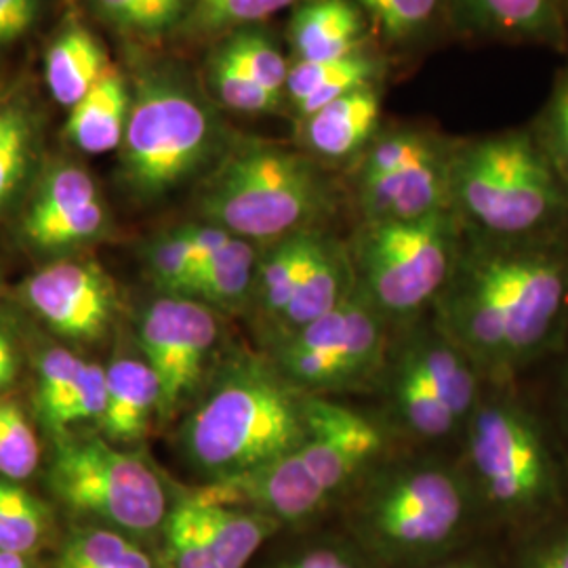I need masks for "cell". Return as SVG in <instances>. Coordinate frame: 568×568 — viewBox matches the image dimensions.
I'll return each instance as SVG.
<instances>
[{
  "label": "cell",
  "instance_id": "obj_25",
  "mask_svg": "<svg viewBox=\"0 0 568 568\" xmlns=\"http://www.w3.org/2000/svg\"><path fill=\"white\" fill-rule=\"evenodd\" d=\"M260 257L253 241L232 234V239L201 270L192 300L211 305L217 312H236L251 305Z\"/></svg>",
  "mask_w": 568,
  "mask_h": 568
},
{
  "label": "cell",
  "instance_id": "obj_34",
  "mask_svg": "<svg viewBox=\"0 0 568 568\" xmlns=\"http://www.w3.org/2000/svg\"><path fill=\"white\" fill-rule=\"evenodd\" d=\"M220 53L270 91L283 93L291 68L281 51L264 37L251 32L236 34L225 42Z\"/></svg>",
  "mask_w": 568,
  "mask_h": 568
},
{
  "label": "cell",
  "instance_id": "obj_46",
  "mask_svg": "<svg viewBox=\"0 0 568 568\" xmlns=\"http://www.w3.org/2000/svg\"><path fill=\"white\" fill-rule=\"evenodd\" d=\"M20 483H13V480H7L0 476V530L7 527L9 518H11V511L16 506V499L20 495Z\"/></svg>",
  "mask_w": 568,
  "mask_h": 568
},
{
  "label": "cell",
  "instance_id": "obj_7",
  "mask_svg": "<svg viewBox=\"0 0 568 568\" xmlns=\"http://www.w3.org/2000/svg\"><path fill=\"white\" fill-rule=\"evenodd\" d=\"M453 211L413 222H366L349 257L356 291L389 323L434 305L459 260Z\"/></svg>",
  "mask_w": 568,
  "mask_h": 568
},
{
  "label": "cell",
  "instance_id": "obj_45",
  "mask_svg": "<svg viewBox=\"0 0 568 568\" xmlns=\"http://www.w3.org/2000/svg\"><path fill=\"white\" fill-rule=\"evenodd\" d=\"M525 568H568V530L551 535L532 549Z\"/></svg>",
  "mask_w": 568,
  "mask_h": 568
},
{
  "label": "cell",
  "instance_id": "obj_17",
  "mask_svg": "<svg viewBox=\"0 0 568 568\" xmlns=\"http://www.w3.org/2000/svg\"><path fill=\"white\" fill-rule=\"evenodd\" d=\"M382 386L386 387L387 406L394 424L403 427L408 436L436 443L464 427L422 371L396 347L389 349Z\"/></svg>",
  "mask_w": 568,
  "mask_h": 568
},
{
  "label": "cell",
  "instance_id": "obj_30",
  "mask_svg": "<svg viewBox=\"0 0 568 568\" xmlns=\"http://www.w3.org/2000/svg\"><path fill=\"white\" fill-rule=\"evenodd\" d=\"M84 361L65 347L47 349L39 361V384H37V410L42 426L53 432L61 408L70 400L79 386Z\"/></svg>",
  "mask_w": 568,
  "mask_h": 568
},
{
  "label": "cell",
  "instance_id": "obj_13",
  "mask_svg": "<svg viewBox=\"0 0 568 568\" xmlns=\"http://www.w3.org/2000/svg\"><path fill=\"white\" fill-rule=\"evenodd\" d=\"M23 297L47 325L72 339L95 342L112 321L116 293L93 262L61 260L23 284Z\"/></svg>",
  "mask_w": 568,
  "mask_h": 568
},
{
  "label": "cell",
  "instance_id": "obj_12",
  "mask_svg": "<svg viewBox=\"0 0 568 568\" xmlns=\"http://www.w3.org/2000/svg\"><path fill=\"white\" fill-rule=\"evenodd\" d=\"M386 426L379 419L333 398L312 396L310 432L295 457L307 483L333 506L386 462Z\"/></svg>",
  "mask_w": 568,
  "mask_h": 568
},
{
  "label": "cell",
  "instance_id": "obj_6",
  "mask_svg": "<svg viewBox=\"0 0 568 568\" xmlns=\"http://www.w3.org/2000/svg\"><path fill=\"white\" fill-rule=\"evenodd\" d=\"M464 429V469L480 508L506 520H528L560 504L558 462L539 422L518 400L483 394Z\"/></svg>",
  "mask_w": 568,
  "mask_h": 568
},
{
  "label": "cell",
  "instance_id": "obj_51",
  "mask_svg": "<svg viewBox=\"0 0 568 568\" xmlns=\"http://www.w3.org/2000/svg\"><path fill=\"white\" fill-rule=\"evenodd\" d=\"M2 103H4V100H2V98H0V105H2Z\"/></svg>",
  "mask_w": 568,
  "mask_h": 568
},
{
  "label": "cell",
  "instance_id": "obj_36",
  "mask_svg": "<svg viewBox=\"0 0 568 568\" xmlns=\"http://www.w3.org/2000/svg\"><path fill=\"white\" fill-rule=\"evenodd\" d=\"M211 81L220 100L239 112H272L283 102V93L270 91L264 84L251 79L236 63L217 53L211 68Z\"/></svg>",
  "mask_w": 568,
  "mask_h": 568
},
{
  "label": "cell",
  "instance_id": "obj_33",
  "mask_svg": "<svg viewBox=\"0 0 568 568\" xmlns=\"http://www.w3.org/2000/svg\"><path fill=\"white\" fill-rule=\"evenodd\" d=\"M148 267L164 295L192 297L196 283V264L185 225L166 232L148 248Z\"/></svg>",
  "mask_w": 568,
  "mask_h": 568
},
{
  "label": "cell",
  "instance_id": "obj_31",
  "mask_svg": "<svg viewBox=\"0 0 568 568\" xmlns=\"http://www.w3.org/2000/svg\"><path fill=\"white\" fill-rule=\"evenodd\" d=\"M34 140L32 119L18 103L0 105V209L20 185Z\"/></svg>",
  "mask_w": 568,
  "mask_h": 568
},
{
  "label": "cell",
  "instance_id": "obj_16",
  "mask_svg": "<svg viewBox=\"0 0 568 568\" xmlns=\"http://www.w3.org/2000/svg\"><path fill=\"white\" fill-rule=\"evenodd\" d=\"M354 291L356 274L349 248L321 232L302 283L297 286L281 325L270 335V344L323 318L328 312L344 304L347 297H352Z\"/></svg>",
  "mask_w": 568,
  "mask_h": 568
},
{
  "label": "cell",
  "instance_id": "obj_2",
  "mask_svg": "<svg viewBox=\"0 0 568 568\" xmlns=\"http://www.w3.org/2000/svg\"><path fill=\"white\" fill-rule=\"evenodd\" d=\"M310 410L312 394L291 384L267 354H236L190 406L178 445L204 485L224 483L300 447Z\"/></svg>",
  "mask_w": 568,
  "mask_h": 568
},
{
  "label": "cell",
  "instance_id": "obj_1",
  "mask_svg": "<svg viewBox=\"0 0 568 568\" xmlns=\"http://www.w3.org/2000/svg\"><path fill=\"white\" fill-rule=\"evenodd\" d=\"M438 326L480 375L506 382L560 342L568 325V251L549 239L495 241L459 255L434 302Z\"/></svg>",
  "mask_w": 568,
  "mask_h": 568
},
{
  "label": "cell",
  "instance_id": "obj_9",
  "mask_svg": "<svg viewBox=\"0 0 568 568\" xmlns=\"http://www.w3.org/2000/svg\"><path fill=\"white\" fill-rule=\"evenodd\" d=\"M389 321L354 291L344 304L270 344L284 377L312 396L358 392L382 384L389 358Z\"/></svg>",
  "mask_w": 568,
  "mask_h": 568
},
{
  "label": "cell",
  "instance_id": "obj_4",
  "mask_svg": "<svg viewBox=\"0 0 568 568\" xmlns=\"http://www.w3.org/2000/svg\"><path fill=\"white\" fill-rule=\"evenodd\" d=\"M453 211L493 241L549 239L567 220L568 190L535 133L511 131L450 156Z\"/></svg>",
  "mask_w": 568,
  "mask_h": 568
},
{
  "label": "cell",
  "instance_id": "obj_19",
  "mask_svg": "<svg viewBox=\"0 0 568 568\" xmlns=\"http://www.w3.org/2000/svg\"><path fill=\"white\" fill-rule=\"evenodd\" d=\"M379 119V98L371 84L328 103L304 121L305 148L323 161H345L373 138Z\"/></svg>",
  "mask_w": 568,
  "mask_h": 568
},
{
  "label": "cell",
  "instance_id": "obj_14",
  "mask_svg": "<svg viewBox=\"0 0 568 568\" xmlns=\"http://www.w3.org/2000/svg\"><path fill=\"white\" fill-rule=\"evenodd\" d=\"M366 222H413L453 211L450 156L438 145L384 173H358ZM455 213V211H453Z\"/></svg>",
  "mask_w": 568,
  "mask_h": 568
},
{
  "label": "cell",
  "instance_id": "obj_23",
  "mask_svg": "<svg viewBox=\"0 0 568 568\" xmlns=\"http://www.w3.org/2000/svg\"><path fill=\"white\" fill-rule=\"evenodd\" d=\"M321 230H305L270 243L267 251L260 257L253 302L265 323L270 335L278 328L288 310V304L302 283L305 267L314 253Z\"/></svg>",
  "mask_w": 568,
  "mask_h": 568
},
{
  "label": "cell",
  "instance_id": "obj_20",
  "mask_svg": "<svg viewBox=\"0 0 568 568\" xmlns=\"http://www.w3.org/2000/svg\"><path fill=\"white\" fill-rule=\"evenodd\" d=\"M129 112L126 81L114 65H108L91 91L72 108L65 135L87 154H108L121 148Z\"/></svg>",
  "mask_w": 568,
  "mask_h": 568
},
{
  "label": "cell",
  "instance_id": "obj_28",
  "mask_svg": "<svg viewBox=\"0 0 568 568\" xmlns=\"http://www.w3.org/2000/svg\"><path fill=\"white\" fill-rule=\"evenodd\" d=\"M166 568H209L203 511L196 490H183L173 499L164 525Z\"/></svg>",
  "mask_w": 568,
  "mask_h": 568
},
{
  "label": "cell",
  "instance_id": "obj_10",
  "mask_svg": "<svg viewBox=\"0 0 568 568\" xmlns=\"http://www.w3.org/2000/svg\"><path fill=\"white\" fill-rule=\"evenodd\" d=\"M213 143L209 112L182 87L148 79L131 103L122 140V175L133 192L154 199L190 178Z\"/></svg>",
  "mask_w": 568,
  "mask_h": 568
},
{
  "label": "cell",
  "instance_id": "obj_38",
  "mask_svg": "<svg viewBox=\"0 0 568 568\" xmlns=\"http://www.w3.org/2000/svg\"><path fill=\"white\" fill-rule=\"evenodd\" d=\"M49 528H51L49 508L39 497L30 495L26 488H20L11 518L7 527L0 530V549L32 558V554H37L44 544Z\"/></svg>",
  "mask_w": 568,
  "mask_h": 568
},
{
  "label": "cell",
  "instance_id": "obj_48",
  "mask_svg": "<svg viewBox=\"0 0 568 568\" xmlns=\"http://www.w3.org/2000/svg\"><path fill=\"white\" fill-rule=\"evenodd\" d=\"M0 568H30V558L0 549Z\"/></svg>",
  "mask_w": 568,
  "mask_h": 568
},
{
  "label": "cell",
  "instance_id": "obj_27",
  "mask_svg": "<svg viewBox=\"0 0 568 568\" xmlns=\"http://www.w3.org/2000/svg\"><path fill=\"white\" fill-rule=\"evenodd\" d=\"M55 568H156L154 558L116 528L74 530L55 560Z\"/></svg>",
  "mask_w": 568,
  "mask_h": 568
},
{
  "label": "cell",
  "instance_id": "obj_49",
  "mask_svg": "<svg viewBox=\"0 0 568 568\" xmlns=\"http://www.w3.org/2000/svg\"><path fill=\"white\" fill-rule=\"evenodd\" d=\"M424 568H487L480 560L474 558H462V560H438L434 565H427Z\"/></svg>",
  "mask_w": 568,
  "mask_h": 568
},
{
  "label": "cell",
  "instance_id": "obj_21",
  "mask_svg": "<svg viewBox=\"0 0 568 568\" xmlns=\"http://www.w3.org/2000/svg\"><path fill=\"white\" fill-rule=\"evenodd\" d=\"M363 18L352 0H307L291 21L300 61H337L356 55Z\"/></svg>",
  "mask_w": 568,
  "mask_h": 568
},
{
  "label": "cell",
  "instance_id": "obj_41",
  "mask_svg": "<svg viewBox=\"0 0 568 568\" xmlns=\"http://www.w3.org/2000/svg\"><path fill=\"white\" fill-rule=\"evenodd\" d=\"M291 2L293 0H201L194 23L203 30L234 28L265 20Z\"/></svg>",
  "mask_w": 568,
  "mask_h": 568
},
{
  "label": "cell",
  "instance_id": "obj_5",
  "mask_svg": "<svg viewBox=\"0 0 568 568\" xmlns=\"http://www.w3.org/2000/svg\"><path fill=\"white\" fill-rule=\"evenodd\" d=\"M199 206L204 224L270 244L316 230L333 206V194L312 156L253 145L225 159L204 183Z\"/></svg>",
  "mask_w": 568,
  "mask_h": 568
},
{
  "label": "cell",
  "instance_id": "obj_42",
  "mask_svg": "<svg viewBox=\"0 0 568 568\" xmlns=\"http://www.w3.org/2000/svg\"><path fill=\"white\" fill-rule=\"evenodd\" d=\"M105 398H108L105 368L93 363H84L79 386L61 408L53 432L61 434L79 422H100L105 408Z\"/></svg>",
  "mask_w": 568,
  "mask_h": 568
},
{
  "label": "cell",
  "instance_id": "obj_32",
  "mask_svg": "<svg viewBox=\"0 0 568 568\" xmlns=\"http://www.w3.org/2000/svg\"><path fill=\"white\" fill-rule=\"evenodd\" d=\"M41 462V447L18 403H0V476L13 483L30 478Z\"/></svg>",
  "mask_w": 568,
  "mask_h": 568
},
{
  "label": "cell",
  "instance_id": "obj_35",
  "mask_svg": "<svg viewBox=\"0 0 568 568\" xmlns=\"http://www.w3.org/2000/svg\"><path fill=\"white\" fill-rule=\"evenodd\" d=\"M270 568H377L349 537L318 535L302 539Z\"/></svg>",
  "mask_w": 568,
  "mask_h": 568
},
{
  "label": "cell",
  "instance_id": "obj_43",
  "mask_svg": "<svg viewBox=\"0 0 568 568\" xmlns=\"http://www.w3.org/2000/svg\"><path fill=\"white\" fill-rule=\"evenodd\" d=\"M384 26L389 37L405 39L432 18L438 0H354Z\"/></svg>",
  "mask_w": 568,
  "mask_h": 568
},
{
  "label": "cell",
  "instance_id": "obj_29",
  "mask_svg": "<svg viewBox=\"0 0 568 568\" xmlns=\"http://www.w3.org/2000/svg\"><path fill=\"white\" fill-rule=\"evenodd\" d=\"M95 201H100V196L91 175L82 171L81 166L61 164L42 180L41 187L34 196V203L23 220V225L42 224V222L55 220Z\"/></svg>",
  "mask_w": 568,
  "mask_h": 568
},
{
  "label": "cell",
  "instance_id": "obj_8",
  "mask_svg": "<svg viewBox=\"0 0 568 568\" xmlns=\"http://www.w3.org/2000/svg\"><path fill=\"white\" fill-rule=\"evenodd\" d=\"M49 485L63 506L133 539L163 537L173 508L154 467L100 438L60 440Z\"/></svg>",
  "mask_w": 568,
  "mask_h": 568
},
{
  "label": "cell",
  "instance_id": "obj_24",
  "mask_svg": "<svg viewBox=\"0 0 568 568\" xmlns=\"http://www.w3.org/2000/svg\"><path fill=\"white\" fill-rule=\"evenodd\" d=\"M110 63L102 44L81 26L63 30L49 47L44 79L53 100L63 108H74L91 91Z\"/></svg>",
  "mask_w": 568,
  "mask_h": 568
},
{
  "label": "cell",
  "instance_id": "obj_11",
  "mask_svg": "<svg viewBox=\"0 0 568 568\" xmlns=\"http://www.w3.org/2000/svg\"><path fill=\"white\" fill-rule=\"evenodd\" d=\"M220 342V312L199 300L163 295L143 310L138 344L161 386V424L199 398L211 379Z\"/></svg>",
  "mask_w": 568,
  "mask_h": 568
},
{
  "label": "cell",
  "instance_id": "obj_22",
  "mask_svg": "<svg viewBox=\"0 0 568 568\" xmlns=\"http://www.w3.org/2000/svg\"><path fill=\"white\" fill-rule=\"evenodd\" d=\"M196 495L203 511L209 568H246L265 541L283 528L260 511L217 504L199 488Z\"/></svg>",
  "mask_w": 568,
  "mask_h": 568
},
{
  "label": "cell",
  "instance_id": "obj_3",
  "mask_svg": "<svg viewBox=\"0 0 568 568\" xmlns=\"http://www.w3.org/2000/svg\"><path fill=\"white\" fill-rule=\"evenodd\" d=\"M476 508L464 467L382 462L352 493L347 530L375 567L424 568L462 541Z\"/></svg>",
  "mask_w": 568,
  "mask_h": 568
},
{
  "label": "cell",
  "instance_id": "obj_40",
  "mask_svg": "<svg viewBox=\"0 0 568 568\" xmlns=\"http://www.w3.org/2000/svg\"><path fill=\"white\" fill-rule=\"evenodd\" d=\"M108 20L124 30L159 34L182 13V0H95Z\"/></svg>",
  "mask_w": 568,
  "mask_h": 568
},
{
  "label": "cell",
  "instance_id": "obj_39",
  "mask_svg": "<svg viewBox=\"0 0 568 568\" xmlns=\"http://www.w3.org/2000/svg\"><path fill=\"white\" fill-rule=\"evenodd\" d=\"M532 133L568 190V72L558 77L539 126Z\"/></svg>",
  "mask_w": 568,
  "mask_h": 568
},
{
  "label": "cell",
  "instance_id": "obj_15",
  "mask_svg": "<svg viewBox=\"0 0 568 568\" xmlns=\"http://www.w3.org/2000/svg\"><path fill=\"white\" fill-rule=\"evenodd\" d=\"M394 347L422 371L448 410L466 427L483 398V375L466 354L436 325L410 331Z\"/></svg>",
  "mask_w": 568,
  "mask_h": 568
},
{
  "label": "cell",
  "instance_id": "obj_37",
  "mask_svg": "<svg viewBox=\"0 0 568 568\" xmlns=\"http://www.w3.org/2000/svg\"><path fill=\"white\" fill-rule=\"evenodd\" d=\"M105 209L102 201L87 204L79 211L65 213L42 224L23 225V234L30 243L42 248H63L87 243L95 239L105 225Z\"/></svg>",
  "mask_w": 568,
  "mask_h": 568
},
{
  "label": "cell",
  "instance_id": "obj_18",
  "mask_svg": "<svg viewBox=\"0 0 568 568\" xmlns=\"http://www.w3.org/2000/svg\"><path fill=\"white\" fill-rule=\"evenodd\" d=\"M108 398L100 427L114 443H140L150 422L159 419L161 386L143 358H119L105 366Z\"/></svg>",
  "mask_w": 568,
  "mask_h": 568
},
{
  "label": "cell",
  "instance_id": "obj_47",
  "mask_svg": "<svg viewBox=\"0 0 568 568\" xmlns=\"http://www.w3.org/2000/svg\"><path fill=\"white\" fill-rule=\"evenodd\" d=\"M16 373H18V358H16V349H11L0 356V394L11 386Z\"/></svg>",
  "mask_w": 568,
  "mask_h": 568
},
{
  "label": "cell",
  "instance_id": "obj_44",
  "mask_svg": "<svg viewBox=\"0 0 568 568\" xmlns=\"http://www.w3.org/2000/svg\"><path fill=\"white\" fill-rule=\"evenodd\" d=\"M39 16V0H0V44L18 41Z\"/></svg>",
  "mask_w": 568,
  "mask_h": 568
},
{
  "label": "cell",
  "instance_id": "obj_26",
  "mask_svg": "<svg viewBox=\"0 0 568 568\" xmlns=\"http://www.w3.org/2000/svg\"><path fill=\"white\" fill-rule=\"evenodd\" d=\"M476 18L490 28L532 39L562 44L565 21L560 0H467Z\"/></svg>",
  "mask_w": 568,
  "mask_h": 568
},
{
  "label": "cell",
  "instance_id": "obj_50",
  "mask_svg": "<svg viewBox=\"0 0 568 568\" xmlns=\"http://www.w3.org/2000/svg\"><path fill=\"white\" fill-rule=\"evenodd\" d=\"M11 349H13V345L9 342V337L0 331V356H2V354H7V352H11Z\"/></svg>",
  "mask_w": 568,
  "mask_h": 568
}]
</instances>
